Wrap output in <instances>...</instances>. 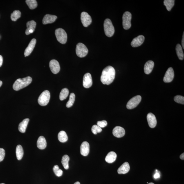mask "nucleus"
<instances>
[{
    "label": "nucleus",
    "mask_w": 184,
    "mask_h": 184,
    "mask_svg": "<svg viewBox=\"0 0 184 184\" xmlns=\"http://www.w3.org/2000/svg\"><path fill=\"white\" fill-rule=\"evenodd\" d=\"M115 76V69L111 66H108L103 70L101 81L103 84L109 85L113 82Z\"/></svg>",
    "instance_id": "1"
},
{
    "label": "nucleus",
    "mask_w": 184,
    "mask_h": 184,
    "mask_svg": "<svg viewBox=\"0 0 184 184\" xmlns=\"http://www.w3.org/2000/svg\"><path fill=\"white\" fill-rule=\"evenodd\" d=\"M32 79L30 76L17 79L13 85V90L15 91H19L26 88L32 83Z\"/></svg>",
    "instance_id": "2"
},
{
    "label": "nucleus",
    "mask_w": 184,
    "mask_h": 184,
    "mask_svg": "<svg viewBox=\"0 0 184 184\" xmlns=\"http://www.w3.org/2000/svg\"><path fill=\"white\" fill-rule=\"evenodd\" d=\"M104 32L106 36L108 37L113 36L115 32V29L110 19H107L104 21Z\"/></svg>",
    "instance_id": "3"
},
{
    "label": "nucleus",
    "mask_w": 184,
    "mask_h": 184,
    "mask_svg": "<svg viewBox=\"0 0 184 184\" xmlns=\"http://www.w3.org/2000/svg\"><path fill=\"white\" fill-rule=\"evenodd\" d=\"M55 34L58 41L62 44L66 43L67 41V35L64 30L61 28L57 29L55 30Z\"/></svg>",
    "instance_id": "4"
},
{
    "label": "nucleus",
    "mask_w": 184,
    "mask_h": 184,
    "mask_svg": "<svg viewBox=\"0 0 184 184\" xmlns=\"http://www.w3.org/2000/svg\"><path fill=\"white\" fill-rule=\"evenodd\" d=\"M50 93L49 91L46 90L43 92L38 99V103L42 106H45L47 105L50 101Z\"/></svg>",
    "instance_id": "5"
},
{
    "label": "nucleus",
    "mask_w": 184,
    "mask_h": 184,
    "mask_svg": "<svg viewBox=\"0 0 184 184\" xmlns=\"http://www.w3.org/2000/svg\"><path fill=\"white\" fill-rule=\"evenodd\" d=\"M88 50L84 44L79 43L77 44L76 53L78 57L80 58L84 57L88 55Z\"/></svg>",
    "instance_id": "6"
},
{
    "label": "nucleus",
    "mask_w": 184,
    "mask_h": 184,
    "mask_svg": "<svg viewBox=\"0 0 184 184\" xmlns=\"http://www.w3.org/2000/svg\"><path fill=\"white\" fill-rule=\"evenodd\" d=\"M132 14L129 12H125L123 16V25L125 30H129L131 26V20Z\"/></svg>",
    "instance_id": "7"
},
{
    "label": "nucleus",
    "mask_w": 184,
    "mask_h": 184,
    "mask_svg": "<svg viewBox=\"0 0 184 184\" xmlns=\"http://www.w3.org/2000/svg\"><path fill=\"white\" fill-rule=\"evenodd\" d=\"M142 100L141 96L137 95L133 97L129 101L127 105V109L131 110L136 107L140 103Z\"/></svg>",
    "instance_id": "8"
},
{
    "label": "nucleus",
    "mask_w": 184,
    "mask_h": 184,
    "mask_svg": "<svg viewBox=\"0 0 184 184\" xmlns=\"http://www.w3.org/2000/svg\"><path fill=\"white\" fill-rule=\"evenodd\" d=\"M81 19L83 26L88 27L92 23V19L88 13L83 12L81 14Z\"/></svg>",
    "instance_id": "9"
},
{
    "label": "nucleus",
    "mask_w": 184,
    "mask_h": 184,
    "mask_svg": "<svg viewBox=\"0 0 184 184\" xmlns=\"http://www.w3.org/2000/svg\"><path fill=\"white\" fill-rule=\"evenodd\" d=\"M92 85V80L90 73H88L85 74L83 79V86L84 88H90Z\"/></svg>",
    "instance_id": "10"
},
{
    "label": "nucleus",
    "mask_w": 184,
    "mask_h": 184,
    "mask_svg": "<svg viewBox=\"0 0 184 184\" xmlns=\"http://www.w3.org/2000/svg\"><path fill=\"white\" fill-rule=\"evenodd\" d=\"M49 66L52 72L54 74H57L60 70L59 64L57 60L53 59L50 61Z\"/></svg>",
    "instance_id": "11"
},
{
    "label": "nucleus",
    "mask_w": 184,
    "mask_h": 184,
    "mask_svg": "<svg viewBox=\"0 0 184 184\" xmlns=\"http://www.w3.org/2000/svg\"><path fill=\"white\" fill-rule=\"evenodd\" d=\"M174 72L173 69L170 67L168 68L164 75L163 81L165 83L171 82L174 78Z\"/></svg>",
    "instance_id": "12"
},
{
    "label": "nucleus",
    "mask_w": 184,
    "mask_h": 184,
    "mask_svg": "<svg viewBox=\"0 0 184 184\" xmlns=\"http://www.w3.org/2000/svg\"><path fill=\"white\" fill-rule=\"evenodd\" d=\"M145 37L143 35H139L134 38L131 42V45L133 47H137L141 46L144 42Z\"/></svg>",
    "instance_id": "13"
},
{
    "label": "nucleus",
    "mask_w": 184,
    "mask_h": 184,
    "mask_svg": "<svg viewBox=\"0 0 184 184\" xmlns=\"http://www.w3.org/2000/svg\"><path fill=\"white\" fill-rule=\"evenodd\" d=\"M36 43V40L35 39H33L31 41L30 43L28 44V47H27L24 52V55L25 57H28L30 55L33 50L35 46Z\"/></svg>",
    "instance_id": "14"
},
{
    "label": "nucleus",
    "mask_w": 184,
    "mask_h": 184,
    "mask_svg": "<svg viewBox=\"0 0 184 184\" xmlns=\"http://www.w3.org/2000/svg\"><path fill=\"white\" fill-rule=\"evenodd\" d=\"M114 136L117 138H121L124 136L125 131L123 128L121 127L117 126L114 128L113 131Z\"/></svg>",
    "instance_id": "15"
},
{
    "label": "nucleus",
    "mask_w": 184,
    "mask_h": 184,
    "mask_svg": "<svg viewBox=\"0 0 184 184\" xmlns=\"http://www.w3.org/2000/svg\"><path fill=\"white\" fill-rule=\"evenodd\" d=\"M147 118L149 126L152 128L155 127L157 124V121L156 116L154 114L152 113H149L147 115Z\"/></svg>",
    "instance_id": "16"
},
{
    "label": "nucleus",
    "mask_w": 184,
    "mask_h": 184,
    "mask_svg": "<svg viewBox=\"0 0 184 184\" xmlns=\"http://www.w3.org/2000/svg\"><path fill=\"white\" fill-rule=\"evenodd\" d=\"M27 29L25 31L26 35L32 33L34 32L36 26V23L33 20L29 21L26 24Z\"/></svg>",
    "instance_id": "17"
},
{
    "label": "nucleus",
    "mask_w": 184,
    "mask_h": 184,
    "mask_svg": "<svg viewBox=\"0 0 184 184\" xmlns=\"http://www.w3.org/2000/svg\"><path fill=\"white\" fill-rule=\"evenodd\" d=\"M90 144L88 142L85 141L81 146V154L83 156H86L90 152Z\"/></svg>",
    "instance_id": "18"
},
{
    "label": "nucleus",
    "mask_w": 184,
    "mask_h": 184,
    "mask_svg": "<svg viewBox=\"0 0 184 184\" xmlns=\"http://www.w3.org/2000/svg\"><path fill=\"white\" fill-rule=\"evenodd\" d=\"M57 19V17L55 15L46 14L44 16L42 20L43 24L46 25L51 24L55 22Z\"/></svg>",
    "instance_id": "19"
},
{
    "label": "nucleus",
    "mask_w": 184,
    "mask_h": 184,
    "mask_svg": "<svg viewBox=\"0 0 184 184\" xmlns=\"http://www.w3.org/2000/svg\"><path fill=\"white\" fill-rule=\"evenodd\" d=\"M130 170V166L128 163L125 162L120 166L118 169V173L120 174H125L128 173Z\"/></svg>",
    "instance_id": "20"
},
{
    "label": "nucleus",
    "mask_w": 184,
    "mask_h": 184,
    "mask_svg": "<svg viewBox=\"0 0 184 184\" xmlns=\"http://www.w3.org/2000/svg\"><path fill=\"white\" fill-rule=\"evenodd\" d=\"M47 146V143L46 139L43 136H40L37 141V146L40 150H44Z\"/></svg>",
    "instance_id": "21"
},
{
    "label": "nucleus",
    "mask_w": 184,
    "mask_h": 184,
    "mask_svg": "<svg viewBox=\"0 0 184 184\" xmlns=\"http://www.w3.org/2000/svg\"><path fill=\"white\" fill-rule=\"evenodd\" d=\"M154 66V63L152 61H147L145 64L144 67V72L147 74H150L152 72Z\"/></svg>",
    "instance_id": "22"
},
{
    "label": "nucleus",
    "mask_w": 184,
    "mask_h": 184,
    "mask_svg": "<svg viewBox=\"0 0 184 184\" xmlns=\"http://www.w3.org/2000/svg\"><path fill=\"white\" fill-rule=\"evenodd\" d=\"M29 121H30L29 119H25L19 124L18 129L20 132L22 133H24L25 132Z\"/></svg>",
    "instance_id": "23"
},
{
    "label": "nucleus",
    "mask_w": 184,
    "mask_h": 184,
    "mask_svg": "<svg viewBox=\"0 0 184 184\" xmlns=\"http://www.w3.org/2000/svg\"><path fill=\"white\" fill-rule=\"evenodd\" d=\"M117 156L116 153L113 152L108 153L105 157L106 161L109 163H112L115 161Z\"/></svg>",
    "instance_id": "24"
},
{
    "label": "nucleus",
    "mask_w": 184,
    "mask_h": 184,
    "mask_svg": "<svg viewBox=\"0 0 184 184\" xmlns=\"http://www.w3.org/2000/svg\"><path fill=\"white\" fill-rule=\"evenodd\" d=\"M16 154L17 159L20 160L22 159L24 155V151L23 147L21 145H18L16 149Z\"/></svg>",
    "instance_id": "25"
},
{
    "label": "nucleus",
    "mask_w": 184,
    "mask_h": 184,
    "mask_svg": "<svg viewBox=\"0 0 184 184\" xmlns=\"http://www.w3.org/2000/svg\"><path fill=\"white\" fill-rule=\"evenodd\" d=\"M58 137L59 141L61 143L66 142L68 140V137L67 134L63 131L60 132L58 134Z\"/></svg>",
    "instance_id": "26"
},
{
    "label": "nucleus",
    "mask_w": 184,
    "mask_h": 184,
    "mask_svg": "<svg viewBox=\"0 0 184 184\" xmlns=\"http://www.w3.org/2000/svg\"><path fill=\"white\" fill-rule=\"evenodd\" d=\"M176 53L179 59L181 60H183L184 59V53L183 48L180 44H178L176 46Z\"/></svg>",
    "instance_id": "27"
},
{
    "label": "nucleus",
    "mask_w": 184,
    "mask_h": 184,
    "mask_svg": "<svg viewBox=\"0 0 184 184\" xmlns=\"http://www.w3.org/2000/svg\"><path fill=\"white\" fill-rule=\"evenodd\" d=\"M70 158L67 155H64L62 159L61 163L64 168L65 170H68L69 168V162Z\"/></svg>",
    "instance_id": "28"
},
{
    "label": "nucleus",
    "mask_w": 184,
    "mask_h": 184,
    "mask_svg": "<svg viewBox=\"0 0 184 184\" xmlns=\"http://www.w3.org/2000/svg\"><path fill=\"white\" fill-rule=\"evenodd\" d=\"M164 5L165 6L166 8L168 11H170L174 7L175 4V1L174 0H164Z\"/></svg>",
    "instance_id": "29"
},
{
    "label": "nucleus",
    "mask_w": 184,
    "mask_h": 184,
    "mask_svg": "<svg viewBox=\"0 0 184 184\" xmlns=\"http://www.w3.org/2000/svg\"><path fill=\"white\" fill-rule=\"evenodd\" d=\"M69 94V91L67 88L62 89L59 95L60 100L63 101L67 98Z\"/></svg>",
    "instance_id": "30"
},
{
    "label": "nucleus",
    "mask_w": 184,
    "mask_h": 184,
    "mask_svg": "<svg viewBox=\"0 0 184 184\" xmlns=\"http://www.w3.org/2000/svg\"><path fill=\"white\" fill-rule=\"evenodd\" d=\"M26 3L30 9H34L37 7V2L36 0H27Z\"/></svg>",
    "instance_id": "31"
},
{
    "label": "nucleus",
    "mask_w": 184,
    "mask_h": 184,
    "mask_svg": "<svg viewBox=\"0 0 184 184\" xmlns=\"http://www.w3.org/2000/svg\"><path fill=\"white\" fill-rule=\"evenodd\" d=\"M75 96L74 93H72L69 97L68 101L67 102L66 107L70 108L72 106L75 101Z\"/></svg>",
    "instance_id": "32"
},
{
    "label": "nucleus",
    "mask_w": 184,
    "mask_h": 184,
    "mask_svg": "<svg viewBox=\"0 0 184 184\" xmlns=\"http://www.w3.org/2000/svg\"><path fill=\"white\" fill-rule=\"evenodd\" d=\"M21 12L20 11L15 10L11 13V19L13 21H16L21 17Z\"/></svg>",
    "instance_id": "33"
},
{
    "label": "nucleus",
    "mask_w": 184,
    "mask_h": 184,
    "mask_svg": "<svg viewBox=\"0 0 184 184\" xmlns=\"http://www.w3.org/2000/svg\"><path fill=\"white\" fill-rule=\"evenodd\" d=\"M53 170L54 173H55V175L57 176V177H61V176L63 175V170L60 169L59 166L57 165H56L54 166L53 168Z\"/></svg>",
    "instance_id": "34"
},
{
    "label": "nucleus",
    "mask_w": 184,
    "mask_h": 184,
    "mask_svg": "<svg viewBox=\"0 0 184 184\" xmlns=\"http://www.w3.org/2000/svg\"><path fill=\"white\" fill-rule=\"evenodd\" d=\"M92 131L94 134H96L98 133L101 132L102 129L97 125H94L92 126Z\"/></svg>",
    "instance_id": "35"
},
{
    "label": "nucleus",
    "mask_w": 184,
    "mask_h": 184,
    "mask_svg": "<svg viewBox=\"0 0 184 184\" xmlns=\"http://www.w3.org/2000/svg\"><path fill=\"white\" fill-rule=\"evenodd\" d=\"M174 100L178 103L184 104V97L183 96L180 95L176 96L174 97Z\"/></svg>",
    "instance_id": "36"
},
{
    "label": "nucleus",
    "mask_w": 184,
    "mask_h": 184,
    "mask_svg": "<svg viewBox=\"0 0 184 184\" xmlns=\"http://www.w3.org/2000/svg\"><path fill=\"white\" fill-rule=\"evenodd\" d=\"M97 124L101 128H103L107 126L108 125L107 122L105 120L101 121H98L97 123Z\"/></svg>",
    "instance_id": "37"
},
{
    "label": "nucleus",
    "mask_w": 184,
    "mask_h": 184,
    "mask_svg": "<svg viewBox=\"0 0 184 184\" xmlns=\"http://www.w3.org/2000/svg\"><path fill=\"white\" fill-rule=\"evenodd\" d=\"M5 152L3 149L0 148V162L2 161L4 159Z\"/></svg>",
    "instance_id": "38"
},
{
    "label": "nucleus",
    "mask_w": 184,
    "mask_h": 184,
    "mask_svg": "<svg viewBox=\"0 0 184 184\" xmlns=\"http://www.w3.org/2000/svg\"><path fill=\"white\" fill-rule=\"evenodd\" d=\"M182 45L183 49H184V32L183 33V38H182Z\"/></svg>",
    "instance_id": "39"
},
{
    "label": "nucleus",
    "mask_w": 184,
    "mask_h": 184,
    "mask_svg": "<svg viewBox=\"0 0 184 184\" xmlns=\"http://www.w3.org/2000/svg\"><path fill=\"white\" fill-rule=\"evenodd\" d=\"M160 177V174L158 173H156L154 176V177L155 179H157Z\"/></svg>",
    "instance_id": "40"
},
{
    "label": "nucleus",
    "mask_w": 184,
    "mask_h": 184,
    "mask_svg": "<svg viewBox=\"0 0 184 184\" xmlns=\"http://www.w3.org/2000/svg\"><path fill=\"white\" fill-rule=\"evenodd\" d=\"M3 63V57L1 55H0V67L2 65Z\"/></svg>",
    "instance_id": "41"
},
{
    "label": "nucleus",
    "mask_w": 184,
    "mask_h": 184,
    "mask_svg": "<svg viewBox=\"0 0 184 184\" xmlns=\"http://www.w3.org/2000/svg\"><path fill=\"white\" fill-rule=\"evenodd\" d=\"M180 158L181 159V160H184V153H183V154H182L181 156H180Z\"/></svg>",
    "instance_id": "42"
},
{
    "label": "nucleus",
    "mask_w": 184,
    "mask_h": 184,
    "mask_svg": "<svg viewBox=\"0 0 184 184\" xmlns=\"http://www.w3.org/2000/svg\"><path fill=\"white\" fill-rule=\"evenodd\" d=\"M3 82L1 81H0V88L1 86L2 85Z\"/></svg>",
    "instance_id": "43"
},
{
    "label": "nucleus",
    "mask_w": 184,
    "mask_h": 184,
    "mask_svg": "<svg viewBox=\"0 0 184 184\" xmlns=\"http://www.w3.org/2000/svg\"><path fill=\"white\" fill-rule=\"evenodd\" d=\"M74 184H81L79 182H76V183H75Z\"/></svg>",
    "instance_id": "44"
},
{
    "label": "nucleus",
    "mask_w": 184,
    "mask_h": 184,
    "mask_svg": "<svg viewBox=\"0 0 184 184\" xmlns=\"http://www.w3.org/2000/svg\"><path fill=\"white\" fill-rule=\"evenodd\" d=\"M148 184H154V183H149Z\"/></svg>",
    "instance_id": "45"
},
{
    "label": "nucleus",
    "mask_w": 184,
    "mask_h": 184,
    "mask_svg": "<svg viewBox=\"0 0 184 184\" xmlns=\"http://www.w3.org/2000/svg\"><path fill=\"white\" fill-rule=\"evenodd\" d=\"M4 184V183H1V184Z\"/></svg>",
    "instance_id": "46"
}]
</instances>
